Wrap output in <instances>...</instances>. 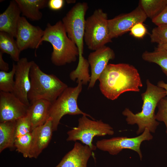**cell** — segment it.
I'll return each mask as SVG.
<instances>
[{
    "label": "cell",
    "instance_id": "obj_1",
    "mask_svg": "<svg viewBox=\"0 0 167 167\" xmlns=\"http://www.w3.org/2000/svg\"><path fill=\"white\" fill-rule=\"evenodd\" d=\"M98 80L101 93L111 100L126 92H139L143 86L138 70L126 63L108 64Z\"/></svg>",
    "mask_w": 167,
    "mask_h": 167
},
{
    "label": "cell",
    "instance_id": "obj_2",
    "mask_svg": "<svg viewBox=\"0 0 167 167\" xmlns=\"http://www.w3.org/2000/svg\"><path fill=\"white\" fill-rule=\"evenodd\" d=\"M146 90L141 94L143 101L141 111L134 113L126 108L122 112L126 117L128 124L137 125V135L142 134L146 128L151 132H155L159 124L156 119L155 110L160 101L166 96L164 89L152 84L148 79L146 80Z\"/></svg>",
    "mask_w": 167,
    "mask_h": 167
},
{
    "label": "cell",
    "instance_id": "obj_3",
    "mask_svg": "<svg viewBox=\"0 0 167 167\" xmlns=\"http://www.w3.org/2000/svg\"><path fill=\"white\" fill-rule=\"evenodd\" d=\"M43 41L50 43L53 47L51 60L57 66H61L76 61L79 56L78 49L68 37L62 20L54 25L48 23L38 45Z\"/></svg>",
    "mask_w": 167,
    "mask_h": 167
},
{
    "label": "cell",
    "instance_id": "obj_4",
    "mask_svg": "<svg viewBox=\"0 0 167 167\" xmlns=\"http://www.w3.org/2000/svg\"><path fill=\"white\" fill-rule=\"evenodd\" d=\"M29 76L31 87L28 97L30 104L40 99L52 103L68 87L55 75L43 72L34 61Z\"/></svg>",
    "mask_w": 167,
    "mask_h": 167
},
{
    "label": "cell",
    "instance_id": "obj_5",
    "mask_svg": "<svg viewBox=\"0 0 167 167\" xmlns=\"http://www.w3.org/2000/svg\"><path fill=\"white\" fill-rule=\"evenodd\" d=\"M82 82L78 83L74 87H68L59 96L51 103L49 116L52 119L53 131H56L62 118L66 114L86 115L95 120L91 115L83 112L77 104L78 96L82 89Z\"/></svg>",
    "mask_w": 167,
    "mask_h": 167
},
{
    "label": "cell",
    "instance_id": "obj_6",
    "mask_svg": "<svg viewBox=\"0 0 167 167\" xmlns=\"http://www.w3.org/2000/svg\"><path fill=\"white\" fill-rule=\"evenodd\" d=\"M88 8L86 2H78L71 8L62 20L68 36L78 49V65L81 64L84 59L83 55L86 20L85 16Z\"/></svg>",
    "mask_w": 167,
    "mask_h": 167
},
{
    "label": "cell",
    "instance_id": "obj_7",
    "mask_svg": "<svg viewBox=\"0 0 167 167\" xmlns=\"http://www.w3.org/2000/svg\"><path fill=\"white\" fill-rule=\"evenodd\" d=\"M107 13L96 9L85 20L84 41L88 48L95 50L112 41Z\"/></svg>",
    "mask_w": 167,
    "mask_h": 167
},
{
    "label": "cell",
    "instance_id": "obj_8",
    "mask_svg": "<svg viewBox=\"0 0 167 167\" xmlns=\"http://www.w3.org/2000/svg\"><path fill=\"white\" fill-rule=\"evenodd\" d=\"M114 134L113 128L108 124L101 120L90 119L86 116L83 115L78 119V126L67 132L66 140L75 142L79 140L94 151L97 148L92 143L94 137L112 135Z\"/></svg>",
    "mask_w": 167,
    "mask_h": 167
},
{
    "label": "cell",
    "instance_id": "obj_9",
    "mask_svg": "<svg viewBox=\"0 0 167 167\" xmlns=\"http://www.w3.org/2000/svg\"><path fill=\"white\" fill-rule=\"evenodd\" d=\"M153 137L149 130L146 128L141 135L133 138L118 137L98 140L96 143L97 148L108 152L113 155H117L124 149H129L138 154L141 160L142 155L140 147L142 142L152 139Z\"/></svg>",
    "mask_w": 167,
    "mask_h": 167
},
{
    "label": "cell",
    "instance_id": "obj_10",
    "mask_svg": "<svg viewBox=\"0 0 167 167\" xmlns=\"http://www.w3.org/2000/svg\"><path fill=\"white\" fill-rule=\"evenodd\" d=\"M147 17L139 5L131 12L120 14L108 20L109 34L111 39L118 37L128 31L139 23H143Z\"/></svg>",
    "mask_w": 167,
    "mask_h": 167
},
{
    "label": "cell",
    "instance_id": "obj_11",
    "mask_svg": "<svg viewBox=\"0 0 167 167\" xmlns=\"http://www.w3.org/2000/svg\"><path fill=\"white\" fill-rule=\"evenodd\" d=\"M44 33L38 26L33 25L22 16L19 21L16 42L20 52L28 48L37 49Z\"/></svg>",
    "mask_w": 167,
    "mask_h": 167
},
{
    "label": "cell",
    "instance_id": "obj_12",
    "mask_svg": "<svg viewBox=\"0 0 167 167\" xmlns=\"http://www.w3.org/2000/svg\"><path fill=\"white\" fill-rule=\"evenodd\" d=\"M29 106L12 92H0V122L16 121L26 116Z\"/></svg>",
    "mask_w": 167,
    "mask_h": 167
},
{
    "label": "cell",
    "instance_id": "obj_13",
    "mask_svg": "<svg viewBox=\"0 0 167 167\" xmlns=\"http://www.w3.org/2000/svg\"><path fill=\"white\" fill-rule=\"evenodd\" d=\"M33 61H28L26 58H20L15 64V84L13 93L23 103L29 106L28 94L31 87L29 76Z\"/></svg>",
    "mask_w": 167,
    "mask_h": 167
},
{
    "label": "cell",
    "instance_id": "obj_14",
    "mask_svg": "<svg viewBox=\"0 0 167 167\" xmlns=\"http://www.w3.org/2000/svg\"><path fill=\"white\" fill-rule=\"evenodd\" d=\"M115 57L113 50L106 45L90 53L88 61L91 67V75L88 88L94 87L109 61L114 59Z\"/></svg>",
    "mask_w": 167,
    "mask_h": 167
},
{
    "label": "cell",
    "instance_id": "obj_15",
    "mask_svg": "<svg viewBox=\"0 0 167 167\" xmlns=\"http://www.w3.org/2000/svg\"><path fill=\"white\" fill-rule=\"evenodd\" d=\"M53 131L52 119L49 117L43 125L32 131V139L30 158H37L49 143Z\"/></svg>",
    "mask_w": 167,
    "mask_h": 167
},
{
    "label": "cell",
    "instance_id": "obj_16",
    "mask_svg": "<svg viewBox=\"0 0 167 167\" xmlns=\"http://www.w3.org/2000/svg\"><path fill=\"white\" fill-rule=\"evenodd\" d=\"M92 150L87 145L75 141L73 148L66 153L55 167H87Z\"/></svg>",
    "mask_w": 167,
    "mask_h": 167
},
{
    "label": "cell",
    "instance_id": "obj_17",
    "mask_svg": "<svg viewBox=\"0 0 167 167\" xmlns=\"http://www.w3.org/2000/svg\"><path fill=\"white\" fill-rule=\"evenodd\" d=\"M21 13L15 0L11 1L6 9L0 14V32L15 38Z\"/></svg>",
    "mask_w": 167,
    "mask_h": 167
},
{
    "label": "cell",
    "instance_id": "obj_18",
    "mask_svg": "<svg viewBox=\"0 0 167 167\" xmlns=\"http://www.w3.org/2000/svg\"><path fill=\"white\" fill-rule=\"evenodd\" d=\"M51 103L44 99L36 100L30 104L27 114L31 122L32 131L44 124L49 118V110Z\"/></svg>",
    "mask_w": 167,
    "mask_h": 167
},
{
    "label": "cell",
    "instance_id": "obj_19",
    "mask_svg": "<svg viewBox=\"0 0 167 167\" xmlns=\"http://www.w3.org/2000/svg\"><path fill=\"white\" fill-rule=\"evenodd\" d=\"M23 16L32 21H38L42 18L41 9L48 5L47 0H15Z\"/></svg>",
    "mask_w": 167,
    "mask_h": 167
},
{
    "label": "cell",
    "instance_id": "obj_20",
    "mask_svg": "<svg viewBox=\"0 0 167 167\" xmlns=\"http://www.w3.org/2000/svg\"><path fill=\"white\" fill-rule=\"evenodd\" d=\"M16 121L0 123V153L6 148L14 146Z\"/></svg>",
    "mask_w": 167,
    "mask_h": 167
},
{
    "label": "cell",
    "instance_id": "obj_21",
    "mask_svg": "<svg viewBox=\"0 0 167 167\" xmlns=\"http://www.w3.org/2000/svg\"><path fill=\"white\" fill-rule=\"evenodd\" d=\"M0 52L9 54L15 61L20 60L21 52L14 37L7 33L0 32Z\"/></svg>",
    "mask_w": 167,
    "mask_h": 167
},
{
    "label": "cell",
    "instance_id": "obj_22",
    "mask_svg": "<svg viewBox=\"0 0 167 167\" xmlns=\"http://www.w3.org/2000/svg\"><path fill=\"white\" fill-rule=\"evenodd\" d=\"M167 5V0H141L139 5L152 20L162 12Z\"/></svg>",
    "mask_w": 167,
    "mask_h": 167
},
{
    "label": "cell",
    "instance_id": "obj_23",
    "mask_svg": "<svg viewBox=\"0 0 167 167\" xmlns=\"http://www.w3.org/2000/svg\"><path fill=\"white\" fill-rule=\"evenodd\" d=\"M142 57L146 61L158 65L167 77V50L157 47L152 52L145 51L142 54Z\"/></svg>",
    "mask_w": 167,
    "mask_h": 167
},
{
    "label": "cell",
    "instance_id": "obj_24",
    "mask_svg": "<svg viewBox=\"0 0 167 167\" xmlns=\"http://www.w3.org/2000/svg\"><path fill=\"white\" fill-rule=\"evenodd\" d=\"M15 72V64L13 63L12 68L9 72L0 71V91L6 92H12L15 80L14 77Z\"/></svg>",
    "mask_w": 167,
    "mask_h": 167
},
{
    "label": "cell",
    "instance_id": "obj_25",
    "mask_svg": "<svg viewBox=\"0 0 167 167\" xmlns=\"http://www.w3.org/2000/svg\"><path fill=\"white\" fill-rule=\"evenodd\" d=\"M89 64L86 59H84L83 63L79 67L72 71L70 74V79L75 81L77 79V82L81 81L83 84L86 85L89 82L90 75L89 73Z\"/></svg>",
    "mask_w": 167,
    "mask_h": 167
},
{
    "label": "cell",
    "instance_id": "obj_26",
    "mask_svg": "<svg viewBox=\"0 0 167 167\" xmlns=\"http://www.w3.org/2000/svg\"><path fill=\"white\" fill-rule=\"evenodd\" d=\"M32 136V132L25 135L16 138L14 146L17 150L25 158H30Z\"/></svg>",
    "mask_w": 167,
    "mask_h": 167
},
{
    "label": "cell",
    "instance_id": "obj_27",
    "mask_svg": "<svg viewBox=\"0 0 167 167\" xmlns=\"http://www.w3.org/2000/svg\"><path fill=\"white\" fill-rule=\"evenodd\" d=\"M151 41L161 45L167 43V24L154 28L150 35Z\"/></svg>",
    "mask_w": 167,
    "mask_h": 167
},
{
    "label": "cell",
    "instance_id": "obj_28",
    "mask_svg": "<svg viewBox=\"0 0 167 167\" xmlns=\"http://www.w3.org/2000/svg\"><path fill=\"white\" fill-rule=\"evenodd\" d=\"M32 131L31 122L29 117L27 114L25 116L16 121V138L26 135Z\"/></svg>",
    "mask_w": 167,
    "mask_h": 167
},
{
    "label": "cell",
    "instance_id": "obj_29",
    "mask_svg": "<svg viewBox=\"0 0 167 167\" xmlns=\"http://www.w3.org/2000/svg\"><path fill=\"white\" fill-rule=\"evenodd\" d=\"M157 107L158 110L156 114V119L157 121L163 122L165 123L167 135V99L165 97L160 101Z\"/></svg>",
    "mask_w": 167,
    "mask_h": 167
},
{
    "label": "cell",
    "instance_id": "obj_30",
    "mask_svg": "<svg viewBox=\"0 0 167 167\" xmlns=\"http://www.w3.org/2000/svg\"><path fill=\"white\" fill-rule=\"evenodd\" d=\"M130 31L131 34L134 37L141 38L145 35L147 31L143 23H139L134 25Z\"/></svg>",
    "mask_w": 167,
    "mask_h": 167
},
{
    "label": "cell",
    "instance_id": "obj_31",
    "mask_svg": "<svg viewBox=\"0 0 167 167\" xmlns=\"http://www.w3.org/2000/svg\"><path fill=\"white\" fill-rule=\"evenodd\" d=\"M152 21L157 26L167 24V5L162 12Z\"/></svg>",
    "mask_w": 167,
    "mask_h": 167
},
{
    "label": "cell",
    "instance_id": "obj_32",
    "mask_svg": "<svg viewBox=\"0 0 167 167\" xmlns=\"http://www.w3.org/2000/svg\"><path fill=\"white\" fill-rule=\"evenodd\" d=\"M65 1L63 0H49L48 6L51 10L58 11L61 9L63 6Z\"/></svg>",
    "mask_w": 167,
    "mask_h": 167
},
{
    "label": "cell",
    "instance_id": "obj_33",
    "mask_svg": "<svg viewBox=\"0 0 167 167\" xmlns=\"http://www.w3.org/2000/svg\"><path fill=\"white\" fill-rule=\"evenodd\" d=\"M3 53L0 52V71L7 72L9 69L8 64L5 62L2 58Z\"/></svg>",
    "mask_w": 167,
    "mask_h": 167
},
{
    "label": "cell",
    "instance_id": "obj_34",
    "mask_svg": "<svg viewBox=\"0 0 167 167\" xmlns=\"http://www.w3.org/2000/svg\"><path fill=\"white\" fill-rule=\"evenodd\" d=\"M157 85L160 87L163 88L165 90L166 94V96L165 98L167 99V84L165 83L164 81L161 80L158 82Z\"/></svg>",
    "mask_w": 167,
    "mask_h": 167
},
{
    "label": "cell",
    "instance_id": "obj_35",
    "mask_svg": "<svg viewBox=\"0 0 167 167\" xmlns=\"http://www.w3.org/2000/svg\"><path fill=\"white\" fill-rule=\"evenodd\" d=\"M157 47L165 49L167 51V43L163 44L158 45Z\"/></svg>",
    "mask_w": 167,
    "mask_h": 167
}]
</instances>
